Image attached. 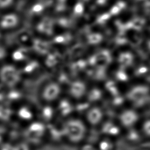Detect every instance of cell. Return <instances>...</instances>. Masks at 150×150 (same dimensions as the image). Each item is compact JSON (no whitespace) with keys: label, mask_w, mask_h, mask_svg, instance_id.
Instances as JSON below:
<instances>
[{"label":"cell","mask_w":150,"mask_h":150,"mask_svg":"<svg viewBox=\"0 0 150 150\" xmlns=\"http://www.w3.org/2000/svg\"><path fill=\"white\" fill-rule=\"evenodd\" d=\"M88 127L83 119L68 118L61 127L63 139L71 144L81 145L88 137Z\"/></svg>","instance_id":"1"},{"label":"cell","mask_w":150,"mask_h":150,"mask_svg":"<svg viewBox=\"0 0 150 150\" xmlns=\"http://www.w3.org/2000/svg\"><path fill=\"white\" fill-rule=\"evenodd\" d=\"M62 92L60 84L55 81L46 82L40 89V97L44 104L52 105L62 98Z\"/></svg>","instance_id":"2"},{"label":"cell","mask_w":150,"mask_h":150,"mask_svg":"<svg viewBox=\"0 0 150 150\" xmlns=\"http://www.w3.org/2000/svg\"><path fill=\"white\" fill-rule=\"evenodd\" d=\"M22 74V71L14 65H3L0 68V81L3 86L15 87L20 82Z\"/></svg>","instance_id":"3"},{"label":"cell","mask_w":150,"mask_h":150,"mask_svg":"<svg viewBox=\"0 0 150 150\" xmlns=\"http://www.w3.org/2000/svg\"><path fill=\"white\" fill-rule=\"evenodd\" d=\"M117 121L124 130L136 127L140 122L139 113L135 108H124L118 114Z\"/></svg>","instance_id":"4"},{"label":"cell","mask_w":150,"mask_h":150,"mask_svg":"<svg viewBox=\"0 0 150 150\" xmlns=\"http://www.w3.org/2000/svg\"><path fill=\"white\" fill-rule=\"evenodd\" d=\"M104 110L98 105L90 106L86 110L83 120L88 127H99L105 119Z\"/></svg>","instance_id":"5"},{"label":"cell","mask_w":150,"mask_h":150,"mask_svg":"<svg viewBox=\"0 0 150 150\" xmlns=\"http://www.w3.org/2000/svg\"><path fill=\"white\" fill-rule=\"evenodd\" d=\"M88 88L82 80H74L69 83L67 88L68 97L72 101L80 100L86 97Z\"/></svg>","instance_id":"6"},{"label":"cell","mask_w":150,"mask_h":150,"mask_svg":"<svg viewBox=\"0 0 150 150\" xmlns=\"http://www.w3.org/2000/svg\"><path fill=\"white\" fill-rule=\"evenodd\" d=\"M102 136L115 140L123 133V129L117 121L105 119L99 127Z\"/></svg>","instance_id":"7"},{"label":"cell","mask_w":150,"mask_h":150,"mask_svg":"<svg viewBox=\"0 0 150 150\" xmlns=\"http://www.w3.org/2000/svg\"><path fill=\"white\" fill-rule=\"evenodd\" d=\"M20 18L17 13L8 12L0 17V29L9 30L14 29L19 25Z\"/></svg>","instance_id":"8"},{"label":"cell","mask_w":150,"mask_h":150,"mask_svg":"<svg viewBox=\"0 0 150 150\" xmlns=\"http://www.w3.org/2000/svg\"><path fill=\"white\" fill-rule=\"evenodd\" d=\"M123 135L126 142L132 146L139 145L144 139L140 129L136 127L125 129Z\"/></svg>","instance_id":"9"},{"label":"cell","mask_w":150,"mask_h":150,"mask_svg":"<svg viewBox=\"0 0 150 150\" xmlns=\"http://www.w3.org/2000/svg\"><path fill=\"white\" fill-rule=\"evenodd\" d=\"M54 23L52 19L45 18L40 20L36 25L37 30L45 35H51L54 31Z\"/></svg>","instance_id":"10"},{"label":"cell","mask_w":150,"mask_h":150,"mask_svg":"<svg viewBox=\"0 0 150 150\" xmlns=\"http://www.w3.org/2000/svg\"><path fill=\"white\" fill-rule=\"evenodd\" d=\"M97 150H116V145L115 140L102 136L96 144Z\"/></svg>","instance_id":"11"},{"label":"cell","mask_w":150,"mask_h":150,"mask_svg":"<svg viewBox=\"0 0 150 150\" xmlns=\"http://www.w3.org/2000/svg\"><path fill=\"white\" fill-rule=\"evenodd\" d=\"M43 108H41L38 114L41 117L42 122L50 121L53 119L54 115L57 114L56 108H52V105L44 104Z\"/></svg>","instance_id":"12"},{"label":"cell","mask_w":150,"mask_h":150,"mask_svg":"<svg viewBox=\"0 0 150 150\" xmlns=\"http://www.w3.org/2000/svg\"><path fill=\"white\" fill-rule=\"evenodd\" d=\"M103 97V93L99 88H92L88 90L86 98L87 99V102L91 103H97Z\"/></svg>","instance_id":"13"},{"label":"cell","mask_w":150,"mask_h":150,"mask_svg":"<svg viewBox=\"0 0 150 150\" xmlns=\"http://www.w3.org/2000/svg\"><path fill=\"white\" fill-rule=\"evenodd\" d=\"M28 57V51L25 47H20L16 49L11 54L13 60L16 62H22L27 59Z\"/></svg>","instance_id":"14"},{"label":"cell","mask_w":150,"mask_h":150,"mask_svg":"<svg viewBox=\"0 0 150 150\" xmlns=\"http://www.w3.org/2000/svg\"><path fill=\"white\" fill-rule=\"evenodd\" d=\"M32 46H33L35 51L41 54H46L47 52L50 50V45L48 42L44 40L40 39L35 40L32 43Z\"/></svg>","instance_id":"15"},{"label":"cell","mask_w":150,"mask_h":150,"mask_svg":"<svg viewBox=\"0 0 150 150\" xmlns=\"http://www.w3.org/2000/svg\"><path fill=\"white\" fill-rule=\"evenodd\" d=\"M139 129L144 139L150 140V118L142 121Z\"/></svg>","instance_id":"16"},{"label":"cell","mask_w":150,"mask_h":150,"mask_svg":"<svg viewBox=\"0 0 150 150\" xmlns=\"http://www.w3.org/2000/svg\"><path fill=\"white\" fill-rule=\"evenodd\" d=\"M119 59V62L122 66L126 67L131 64L133 61V56L129 52H125L120 54Z\"/></svg>","instance_id":"17"},{"label":"cell","mask_w":150,"mask_h":150,"mask_svg":"<svg viewBox=\"0 0 150 150\" xmlns=\"http://www.w3.org/2000/svg\"><path fill=\"white\" fill-rule=\"evenodd\" d=\"M32 6L30 11L33 15L42 14L46 9V6L41 3H36Z\"/></svg>","instance_id":"18"},{"label":"cell","mask_w":150,"mask_h":150,"mask_svg":"<svg viewBox=\"0 0 150 150\" xmlns=\"http://www.w3.org/2000/svg\"><path fill=\"white\" fill-rule=\"evenodd\" d=\"M144 23V19L142 18H136L130 22L132 28L136 30H140L143 27Z\"/></svg>","instance_id":"19"},{"label":"cell","mask_w":150,"mask_h":150,"mask_svg":"<svg viewBox=\"0 0 150 150\" xmlns=\"http://www.w3.org/2000/svg\"><path fill=\"white\" fill-rule=\"evenodd\" d=\"M101 35L98 33H92L88 36V40L91 44H97L102 40Z\"/></svg>","instance_id":"20"},{"label":"cell","mask_w":150,"mask_h":150,"mask_svg":"<svg viewBox=\"0 0 150 150\" xmlns=\"http://www.w3.org/2000/svg\"><path fill=\"white\" fill-rule=\"evenodd\" d=\"M15 2V0H0V9L5 10L11 7Z\"/></svg>","instance_id":"21"},{"label":"cell","mask_w":150,"mask_h":150,"mask_svg":"<svg viewBox=\"0 0 150 150\" xmlns=\"http://www.w3.org/2000/svg\"><path fill=\"white\" fill-rule=\"evenodd\" d=\"M84 11V7L81 3L78 2L75 5L73 8V13L76 16H80L83 13Z\"/></svg>","instance_id":"22"},{"label":"cell","mask_w":150,"mask_h":150,"mask_svg":"<svg viewBox=\"0 0 150 150\" xmlns=\"http://www.w3.org/2000/svg\"><path fill=\"white\" fill-rule=\"evenodd\" d=\"M79 150H97L96 144L91 143H83L80 145Z\"/></svg>","instance_id":"23"},{"label":"cell","mask_w":150,"mask_h":150,"mask_svg":"<svg viewBox=\"0 0 150 150\" xmlns=\"http://www.w3.org/2000/svg\"><path fill=\"white\" fill-rule=\"evenodd\" d=\"M110 16L111 15L110 13H104L98 18L97 19V22L99 24L104 23L110 18Z\"/></svg>","instance_id":"24"},{"label":"cell","mask_w":150,"mask_h":150,"mask_svg":"<svg viewBox=\"0 0 150 150\" xmlns=\"http://www.w3.org/2000/svg\"><path fill=\"white\" fill-rule=\"evenodd\" d=\"M7 52L6 48L4 46L0 45V61H2L7 56Z\"/></svg>","instance_id":"25"},{"label":"cell","mask_w":150,"mask_h":150,"mask_svg":"<svg viewBox=\"0 0 150 150\" xmlns=\"http://www.w3.org/2000/svg\"><path fill=\"white\" fill-rule=\"evenodd\" d=\"M121 11V9L119 8V6L116 5L112 7V8L111 9L110 11V14L112 15H117L118 13H119V12Z\"/></svg>","instance_id":"26"},{"label":"cell","mask_w":150,"mask_h":150,"mask_svg":"<svg viewBox=\"0 0 150 150\" xmlns=\"http://www.w3.org/2000/svg\"><path fill=\"white\" fill-rule=\"evenodd\" d=\"M144 9L146 13H150V1H148L144 4Z\"/></svg>","instance_id":"27"},{"label":"cell","mask_w":150,"mask_h":150,"mask_svg":"<svg viewBox=\"0 0 150 150\" xmlns=\"http://www.w3.org/2000/svg\"><path fill=\"white\" fill-rule=\"evenodd\" d=\"M88 1H89V0H78V2H79L81 3L82 4H83L84 3L88 2Z\"/></svg>","instance_id":"28"},{"label":"cell","mask_w":150,"mask_h":150,"mask_svg":"<svg viewBox=\"0 0 150 150\" xmlns=\"http://www.w3.org/2000/svg\"><path fill=\"white\" fill-rule=\"evenodd\" d=\"M2 38V32H1V30L0 29V40H1Z\"/></svg>","instance_id":"29"},{"label":"cell","mask_w":150,"mask_h":150,"mask_svg":"<svg viewBox=\"0 0 150 150\" xmlns=\"http://www.w3.org/2000/svg\"><path fill=\"white\" fill-rule=\"evenodd\" d=\"M58 2H66L67 0H57Z\"/></svg>","instance_id":"30"},{"label":"cell","mask_w":150,"mask_h":150,"mask_svg":"<svg viewBox=\"0 0 150 150\" xmlns=\"http://www.w3.org/2000/svg\"><path fill=\"white\" fill-rule=\"evenodd\" d=\"M139 150H150V149H148V148H142L141 149H140Z\"/></svg>","instance_id":"31"},{"label":"cell","mask_w":150,"mask_h":150,"mask_svg":"<svg viewBox=\"0 0 150 150\" xmlns=\"http://www.w3.org/2000/svg\"><path fill=\"white\" fill-rule=\"evenodd\" d=\"M149 46H150V42L149 43Z\"/></svg>","instance_id":"32"}]
</instances>
